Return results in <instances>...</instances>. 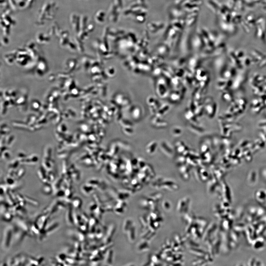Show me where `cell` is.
Returning <instances> with one entry per match:
<instances>
[{
    "label": "cell",
    "instance_id": "1",
    "mask_svg": "<svg viewBox=\"0 0 266 266\" xmlns=\"http://www.w3.org/2000/svg\"><path fill=\"white\" fill-rule=\"evenodd\" d=\"M13 233V225H7L4 228L1 242V247L4 250L7 251L11 247Z\"/></svg>",
    "mask_w": 266,
    "mask_h": 266
},
{
    "label": "cell",
    "instance_id": "2",
    "mask_svg": "<svg viewBox=\"0 0 266 266\" xmlns=\"http://www.w3.org/2000/svg\"><path fill=\"white\" fill-rule=\"evenodd\" d=\"M13 233L11 246H17L22 242L27 235L25 233L13 224Z\"/></svg>",
    "mask_w": 266,
    "mask_h": 266
},
{
    "label": "cell",
    "instance_id": "3",
    "mask_svg": "<svg viewBox=\"0 0 266 266\" xmlns=\"http://www.w3.org/2000/svg\"><path fill=\"white\" fill-rule=\"evenodd\" d=\"M50 217L51 215L49 214H42L36 219L34 223L41 232L46 228Z\"/></svg>",
    "mask_w": 266,
    "mask_h": 266
},
{
    "label": "cell",
    "instance_id": "4",
    "mask_svg": "<svg viewBox=\"0 0 266 266\" xmlns=\"http://www.w3.org/2000/svg\"><path fill=\"white\" fill-rule=\"evenodd\" d=\"M14 224L21 230L25 233L27 235H30L31 236L30 226L23 218L18 216L15 219Z\"/></svg>",
    "mask_w": 266,
    "mask_h": 266
},
{
    "label": "cell",
    "instance_id": "5",
    "mask_svg": "<svg viewBox=\"0 0 266 266\" xmlns=\"http://www.w3.org/2000/svg\"><path fill=\"white\" fill-rule=\"evenodd\" d=\"M73 208L71 205H69L66 208L65 213V221L69 226H72L74 225L73 217Z\"/></svg>",
    "mask_w": 266,
    "mask_h": 266
},
{
    "label": "cell",
    "instance_id": "6",
    "mask_svg": "<svg viewBox=\"0 0 266 266\" xmlns=\"http://www.w3.org/2000/svg\"><path fill=\"white\" fill-rule=\"evenodd\" d=\"M82 201L80 198L75 197L71 200V205L75 209H78L81 208L82 205Z\"/></svg>",
    "mask_w": 266,
    "mask_h": 266
},
{
    "label": "cell",
    "instance_id": "7",
    "mask_svg": "<svg viewBox=\"0 0 266 266\" xmlns=\"http://www.w3.org/2000/svg\"><path fill=\"white\" fill-rule=\"evenodd\" d=\"M44 171L43 168H42V167H40L38 171V177L41 179L42 182L45 184H47V176H46V173Z\"/></svg>",
    "mask_w": 266,
    "mask_h": 266
},
{
    "label": "cell",
    "instance_id": "8",
    "mask_svg": "<svg viewBox=\"0 0 266 266\" xmlns=\"http://www.w3.org/2000/svg\"><path fill=\"white\" fill-rule=\"evenodd\" d=\"M42 192L43 193L46 195H49L53 193L52 187L50 185V184H46L44 186L42 187Z\"/></svg>",
    "mask_w": 266,
    "mask_h": 266
},
{
    "label": "cell",
    "instance_id": "9",
    "mask_svg": "<svg viewBox=\"0 0 266 266\" xmlns=\"http://www.w3.org/2000/svg\"><path fill=\"white\" fill-rule=\"evenodd\" d=\"M24 197L26 203L35 207H37L39 206V202L37 200L28 196H24Z\"/></svg>",
    "mask_w": 266,
    "mask_h": 266
},
{
    "label": "cell",
    "instance_id": "10",
    "mask_svg": "<svg viewBox=\"0 0 266 266\" xmlns=\"http://www.w3.org/2000/svg\"><path fill=\"white\" fill-rule=\"evenodd\" d=\"M41 264L39 258H37L31 257H28V263L26 266L39 265Z\"/></svg>",
    "mask_w": 266,
    "mask_h": 266
},
{
    "label": "cell",
    "instance_id": "11",
    "mask_svg": "<svg viewBox=\"0 0 266 266\" xmlns=\"http://www.w3.org/2000/svg\"><path fill=\"white\" fill-rule=\"evenodd\" d=\"M3 220L6 222H9L12 220L14 215L11 211H7L2 215Z\"/></svg>",
    "mask_w": 266,
    "mask_h": 266
},
{
    "label": "cell",
    "instance_id": "12",
    "mask_svg": "<svg viewBox=\"0 0 266 266\" xmlns=\"http://www.w3.org/2000/svg\"><path fill=\"white\" fill-rule=\"evenodd\" d=\"M52 150L51 148L48 147L45 150L44 153V157L45 160H51Z\"/></svg>",
    "mask_w": 266,
    "mask_h": 266
},
{
    "label": "cell",
    "instance_id": "13",
    "mask_svg": "<svg viewBox=\"0 0 266 266\" xmlns=\"http://www.w3.org/2000/svg\"><path fill=\"white\" fill-rule=\"evenodd\" d=\"M25 173V170L24 168H21L19 170L18 172L16 173V175H15V177L17 179H20L22 176H24Z\"/></svg>",
    "mask_w": 266,
    "mask_h": 266
},
{
    "label": "cell",
    "instance_id": "14",
    "mask_svg": "<svg viewBox=\"0 0 266 266\" xmlns=\"http://www.w3.org/2000/svg\"><path fill=\"white\" fill-rule=\"evenodd\" d=\"M72 196V192L70 188H67L64 191V196L67 197L71 198Z\"/></svg>",
    "mask_w": 266,
    "mask_h": 266
},
{
    "label": "cell",
    "instance_id": "15",
    "mask_svg": "<svg viewBox=\"0 0 266 266\" xmlns=\"http://www.w3.org/2000/svg\"><path fill=\"white\" fill-rule=\"evenodd\" d=\"M14 140V136L11 135L9 136L7 138V145H11V144L13 142V140Z\"/></svg>",
    "mask_w": 266,
    "mask_h": 266
},
{
    "label": "cell",
    "instance_id": "16",
    "mask_svg": "<svg viewBox=\"0 0 266 266\" xmlns=\"http://www.w3.org/2000/svg\"><path fill=\"white\" fill-rule=\"evenodd\" d=\"M10 157V153L8 152H7V150L3 151V157L5 159H9Z\"/></svg>",
    "mask_w": 266,
    "mask_h": 266
},
{
    "label": "cell",
    "instance_id": "17",
    "mask_svg": "<svg viewBox=\"0 0 266 266\" xmlns=\"http://www.w3.org/2000/svg\"><path fill=\"white\" fill-rule=\"evenodd\" d=\"M19 163L18 161H13V162L11 164V166L13 169L16 168V167L18 166Z\"/></svg>",
    "mask_w": 266,
    "mask_h": 266
}]
</instances>
